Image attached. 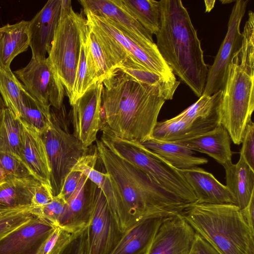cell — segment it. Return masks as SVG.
<instances>
[{"label":"cell","mask_w":254,"mask_h":254,"mask_svg":"<svg viewBox=\"0 0 254 254\" xmlns=\"http://www.w3.org/2000/svg\"><path fill=\"white\" fill-rule=\"evenodd\" d=\"M102 83V123L116 136L139 143L152 138L162 106L179 86L144 83L120 68Z\"/></svg>","instance_id":"1"},{"label":"cell","mask_w":254,"mask_h":254,"mask_svg":"<svg viewBox=\"0 0 254 254\" xmlns=\"http://www.w3.org/2000/svg\"><path fill=\"white\" fill-rule=\"evenodd\" d=\"M95 141L114 194L115 221L122 233L147 219L181 214L190 204L159 186L100 138Z\"/></svg>","instance_id":"2"},{"label":"cell","mask_w":254,"mask_h":254,"mask_svg":"<svg viewBox=\"0 0 254 254\" xmlns=\"http://www.w3.org/2000/svg\"><path fill=\"white\" fill-rule=\"evenodd\" d=\"M160 27L156 46L165 62L198 97L208 71L197 31L181 0H159Z\"/></svg>","instance_id":"3"},{"label":"cell","mask_w":254,"mask_h":254,"mask_svg":"<svg viewBox=\"0 0 254 254\" xmlns=\"http://www.w3.org/2000/svg\"><path fill=\"white\" fill-rule=\"evenodd\" d=\"M239 49L229 65L219 109V124L240 145L254 110V13L250 10Z\"/></svg>","instance_id":"4"},{"label":"cell","mask_w":254,"mask_h":254,"mask_svg":"<svg viewBox=\"0 0 254 254\" xmlns=\"http://www.w3.org/2000/svg\"><path fill=\"white\" fill-rule=\"evenodd\" d=\"M220 254H244L254 234L234 204L190 203L181 213Z\"/></svg>","instance_id":"5"},{"label":"cell","mask_w":254,"mask_h":254,"mask_svg":"<svg viewBox=\"0 0 254 254\" xmlns=\"http://www.w3.org/2000/svg\"><path fill=\"white\" fill-rule=\"evenodd\" d=\"M100 130L102 134L100 138L116 154L187 203L196 202L195 195L183 174L163 158L138 142L116 136L105 124Z\"/></svg>","instance_id":"6"},{"label":"cell","mask_w":254,"mask_h":254,"mask_svg":"<svg viewBox=\"0 0 254 254\" xmlns=\"http://www.w3.org/2000/svg\"><path fill=\"white\" fill-rule=\"evenodd\" d=\"M51 124L40 135L45 144L51 169L50 183L53 196L60 194L64 181L78 160L87 154L85 148L69 129V114L64 105L51 108Z\"/></svg>","instance_id":"7"},{"label":"cell","mask_w":254,"mask_h":254,"mask_svg":"<svg viewBox=\"0 0 254 254\" xmlns=\"http://www.w3.org/2000/svg\"><path fill=\"white\" fill-rule=\"evenodd\" d=\"M85 18L82 13L73 9L61 16L48 58L64 87L70 106L79 61L81 46V28Z\"/></svg>","instance_id":"8"},{"label":"cell","mask_w":254,"mask_h":254,"mask_svg":"<svg viewBox=\"0 0 254 254\" xmlns=\"http://www.w3.org/2000/svg\"><path fill=\"white\" fill-rule=\"evenodd\" d=\"M83 12L86 19L111 37L133 62L166 79L177 80L153 39L131 34L109 19L95 15L88 11Z\"/></svg>","instance_id":"9"},{"label":"cell","mask_w":254,"mask_h":254,"mask_svg":"<svg viewBox=\"0 0 254 254\" xmlns=\"http://www.w3.org/2000/svg\"><path fill=\"white\" fill-rule=\"evenodd\" d=\"M14 74L27 92L43 105L59 110L64 105V87L50 59L31 58Z\"/></svg>","instance_id":"10"},{"label":"cell","mask_w":254,"mask_h":254,"mask_svg":"<svg viewBox=\"0 0 254 254\" xmlns=\"http://www.w3.org/2000/svg\"><path fill=\"white\" fill-rule=\"evenodd\" d=\"M89 190L90 210L86 227L87 254H109L123 233L111 213L102 191L90 180Z\"/></svg>","instance_id":"11"},{"label":"cell","mask_w":254,"mask_h":254,"mask_svg":"<svg viewBox=\"0 0 254 254\" xmlns=\"http://www.w3.org/2000/svg\"><path fill=\"white\" fill-rule=\"evenodd\" d=\"M248 2V0L235 1L229 16L225 37L213 64L208 68L203 95H211L224 88L229 65L242 44L243 35L240 25Z\"/></svg>","instance_id":"12"},{"label":"cell","mask_w":254,"mask_h":254,"mask_svg":"<svg viewBox=\"0 0 254 254\" xmlns=\"http://www.w3.org/2000/svg\"><path fill=\"white\" fill-rule=\"evenodd\" d=\"M103 83L92 85L71 106L68 113L73 135L85 148L97 139L102 124L101 103Z\"/></svg>","instance_id":"13"},{"label":"cell","mask_w":254,"mask_h":254,"mask_svg":"<svg viewBox=\"0 0 254 254\" xmlns=\"http://www.w3.org/2000/svg\"><path fill=\"white\" fill-rule=\"evenodd\" d=\"M195 235L182 214L168 217L144 254H189Z\"/></svg>","instance_id":"14"},{"label":"cell","mask_w":254,"mask_h":254,"mask_svg":"<svg viewBox=\"0 0 254 254\" xmlns=\"http://www.w3.org/2000/svg\"><path fill=\"white\" fill-rule=\"evenodd\" d=\"M56 227L34 216L0 240V254H38Z\"/></svg>","instance_id":"15"},{"label":"cell","mask_w":254,"mask_h":254,"mask_svg":"<svg viewBox=\"0 0 254 254\" xmlns=\"http://www.w3.org/2000/svg\"><path fill=\"white\" fill-rule=\"evenodd\" d=\"M62 0H49L29 21V47L32 58H46L61 16Z\"/></svg>","instance_id":"16"},{"label":"cell","mask_w":254,"mask_h":254,"mask_svg":"<svg viewBox=\"0 0 254 254\" xmlns=\"http://www.w3.org/2000/svg\"><path fill=\"white\" fill-rule=\"evenodd\" d=\"M178 170L192 190L196 202L235 205L234 200L226 186L220 183L212 174L197 166Z\"/></svg>","instance_id":"17"},{"label":"cell","mask_w":254,"mask_h":254,"mask_svg":"<svg viewBox=\"0 0 254 254\" xmlns=\"http://www.w3.org/2000/svg\"><path fill=\"white\" fill-rule=\"evenodd\" d=\"M33 176L15 177L0 185V217L33 208V198L41 183Z\"/></svg>","instance_id":"18"},{"label":"cell","mask_w":254,"mask_h":254,"mask_svg":"<svg viewBox=\"0 0 254 254\" xmlns=\"http://www.w3.org/2000/svg\"><path fill=\"white\" fill-rule=\"evenodd\" d=\"M176 142L193 151L207 154L223 167L232 162L231 138L220 124L204 133Z\"/></svg>","instance_id":"19"},{"label":"cell","mask_w":254,"mask_h":254,"mask_svg":"<svg viewBox=\"0 0 254 254\" xmlns=\"http://www.w3.org/2000/svg\"><path fill=\"white\" fill-rule=\"evenodd\" d=\"M22 124V160L34 178L51 187L50 166L43 140L39 133L23 123Z\"/></svg>","instance_id":"20"},{"label":"cell","mask_w":254,"mask_h":254,"mask_svg":"<svg viewBox=\"0 0 254 254\" xmlns=\"http://www.w3.org/2000/svg\"><path fill=\"white\" fill-rule=\"evenodd\" d=\"M90 210L89 180L84 175L74 192L66 200L59 226L79 232L86 227Z\"/></svg>","instance_id":"21"},{"label":"cell","mask_w":254,"mask_h":254,"mask_svg":"<svg viewBox=\"0 0 254 254\" xmlns=\"http://www.w3.org/2000/svg\"><path fill=\"white\" fill-rule=\"evenodd\" d=\"M167 217L150 218L132 226L123 233L109 254H144Z\"/></svg>","instance_id":"22"},{"label":"cell","mask_w":254,"mask_h":254,"mask_svg":"<svg viewBox=\"0 0 254 254\" xmlns=\"http://www.w3.org/2000/svg\"><path fill=\"white\" fill-rule=\"evenodd\" d=\"M83 11L109 19L131 34L153 39L152 35L115 0H80Z\"/></svg>","instance_id":"23"},{"label":"cell","mask_w":254,"mask_h":254,"mask_svg":"<svg viewBox=\"0 0 254 254\" xmlns=\"http://www.w3.org/2000/svg\"><path fill=\"white\" fill-rule=\"evenodd\" d=\"M226 187L231 194L235 205L240 210L248 204L254 194V170L240 155L238 162L224 166Z\"/></svg>","instance_id":"24"},{"label":"cell","mask_w":254,"mask_h":254,"mask_svg":"<svg viewBox=\"0 0 254 254\" xmlns=\"http://www.w3.org/2000/svg\"><path fill=\"white\" fill-rule=\"evenodd\" d=\"M217 122H194L177 116L164 121L157 122L152 138L164 141H176L190 138L214 128Z\"/></svg>","instance_id":"25"},{"label":"cell","mask_w":254,"mask_h":254,"mask_svg":"<svg viewBox=\"0 0 254 254\" xmlns=\"http://www.w3.org/2000/svg\"><path fill=\"white\" fill-rule=\"evenodd\" d=\"M140 143L177 169H188L208 163L207 159L196 156L195 151L176 141H160L151 138Z\"/></svg>","instance_id":"26"},{"label":"cell","mask_w":254,"mask_h":254,"mask_svg":"<svg viewBox=\"0 0 254 254\" xmlns=\"http://www.w3.org/2000/svg\"><path fill=\"white\" fill-rule=\"evenodd\" d=\"M29 21L21 20L0 27V65L10 68L13 60L29 47Z\"/></svg>","instance_id":"27"},{"label":"cell","mask_w":254,"mask_h":254,"mask_svg":"<svg viewBox=\"0 0 254 254\" xmlns=\"http://www.w3.org/2000/svg\"><path fill=\"white\" fill-rule=\"evenodd\" d=\"M88 28L86 18H85L81 28V46L73 88L72 105L92 85L100 81L99 80L97 69L89 51Z\"/></svg>","instance_id":"28"},{"label":"cell","mask_w":254,"mask_h":254,"mask_svg":"<svg viewBox=\"0 0 254 254\" xmlns=\"http://www.w3.org/2000/svg\"><path fill=\"white\" fill-rule=\"evenodd\" d=\"M152 35L160 29L161 8L159 1L154 0H115Z\"/></svg>","instance_id":"29"},{"label":"cell","mask_w":254,"mask_h":254,"mask_svg":"<svg viewBox=\"0 0 254 254\" xmlns=\"http://www.w3.org/2000/svg\"><path fill=\"white\" fill-rule=\"evenodd\" d=\"M88 152L80 158L71 171L81 173L101 190L107 200L111 213L115 221V202L108 175L106 173L100 172L95 168L99 157L96 146H95V149L92 152Z\"/></svg>","instance_id":"30"},{"label":"cell","mask_w":254,"mask_h":254,"mask_svg":"<svg viewBox=\"0 0 254 254\" xmlns=\"http://www.w3.org/2000/svg\"><path fill=\"white\" fill-rule=\"evenodd\" d=\"M26 90L10 68L0 65V95L5 107L20 118L23 98Z\"/></svg>","instance_id":"31"},{"label":"cell","mask_w":254,"mask_h":254,"mask_svg":"<svg viewBox=\"0 0 254 254\" xmlns=\"http://www.w3.org/2000/svg\"><path fill=\"white\" fill-rule=\"evenodd\" d=\"M222 90L211 95L202 94L198 100L177 116L192 122H217L219 121V109Z\"/></svg>","instance_id":"32"},{"label":"cell","mask_w":254,"mask_h":254,"mask_svg":"<svg viewBox=\"0 0 254 254\" xmlns=\"http://www.w3.org/2000/svg\"><path fill=\"white\" fill-rule=\"evenodd\" d=\"M51 108L40 104L26 90L19 119L40 134L47 129L51 124Z\"/></svg>","instance_id":"33"},{"label":"cell","mask_w":254,"mask_h":254,"mask_svg":"<svg viewBox=\"0 0 254 254\" xmlns=\"http://www.w3.org/2000/svg\"><path fill=\"white\" fill-rule=\"evenodd\" d=\"M23 127L6 107L0 125V150L9 151L21 159Z\"/></svg>","instance_id":"34"},{"label":"cell","mask_w":254,"mask_h":254,"mask_svg":"<svg viewBox=\"0 0 254 254\" xmlns=\"http://www.w3.org/2000/svg\"><path fill=\"white\" fill-rule=\"evenodd\" d=\"M82 231L74 232L57 226L44 242L38 254H61Z\"/></svg>","instance_id":"35"},{"label":"cell","mask_w":254,"mask_h":254,"mask_svg":"<svg viewBox=\"0 0 254 254\" xmlns=\"http://www.w3.org/2000/svg\"><path fill=\"white\" fill-rule=\"evenodd\" d=\"M88 40L90 53L97 69L99 80L102 81L112 72L113 67L89 26Z\"/></svg>","instance_id":"36"},{"label":"cell","mask_w":254,"mask_h":254,"mask_svg":"<svg viewBox=\"0 0 254 254\" xmlns=\"http://www.w3.org/2000/svg\"><path fill=\"white\" fill-rule=\"evenodd\" d=\"M66 200L61 193L54 196L52 200L41 207L33 208L31 213L35 216L42 218L55 226H58L64 213Z\"/></svg>","instance_id":"37"},{"label":"cell","mask_w":254,"mask_h":254,"mask_svg":"<svg viewBox=\"0 0 254 254\" xmlns=\"http://www.w3.org/2000/svg\"><path fill=\"white\" fill-rule=\"evenodd\" d=\"M0 168L17 178L34 177L23 160L9 151L0 150Z\"/></svg>","instance_id":"38"},{"label":"cell","mask_w":254,"mask_h":254,"mask_svg":"<svg viewBox=\"0 0 254 254\" xmlns=\"http://www.w3.org/2000/svg\"><path fill=\"white\" fill-rule=\"evenodd\" d=\"M31 210L14 212L0 217V240L34 217Z\"/></svg>","instance_id":"39"},{"label":"cell","mask_w":254,"mask_h":254,"mask_svg":"<svg viewBox=\"0 0 254 254\" xmlns=\"http://www.w3.org/2000/svg\"><path fill=\"white\" fill-rule=\"evenodd\" d=\"M242 143L240 155L254 170V124L252 121L247 125Z\"/></svg>","instance_id":"40"},{"label":"cell","mask_w":254,"mask_h":254,"mask_svg":"<svg viewBox=\"0 0 254 254\" xmlns=\"http://www.w3.org/2000/svg\"><path fill=\"white\" fill-rule=\"evenodd\" d=\"M86 227L63 250L61 254H87Z\"/></svg>","instance_id":"41"},{"label":"cell","mask_w":254,"mask_h":254,"mask_svg":"<svg viewBox=\"0 0 254 254\" xmlns=\"http://www.w3.org/2000/svg\"><path fill=\"white\" fill-rule=\"evenodd\" d=\"M53 195L51 187L41 183L37 187L33 198V208L41 207L50 202Z\"/></svg>","instance_id":"42"},{"label":"cell","mask_w":254,"mask_h":254,"mask_svg":"<svg viewBox=\"0 0 254 254\" xmlns=\"http://www.w3.org/2000/svg\"><path fill=\"white\" fill-rule=\"evenodd\" d=\"M83 174L78 172L71 171L67 176L62 190V194L67 200L76 190Z\"/></svg>","instance_id":"43"},{"label":"cell","mask_w":254,"mask_h":254,"mask_svg":"<svg viewBox=\"0 0 254 254\" xmlns=\"http://www.w3.org/2000/svg\"><path fill=\"white\" fill-rule=\"evenodd\" d=\"M189 254H220L199 235L196 233Z\"/></svg>","instance_id":"44"},{"label":"cell","mask_w":254,"mask_h":254,"mask_svg":"<svg viewBox=\"0 0 254 254\" xmlns=\"http://www.w3.org/2000/svg\"><path fill=\"white\" fill-rule=\"evenodd\" d=\"M241 211L250 230L254 234V194L252 196L248 204Z\"/></svg>","instance_id":"45"},{"label":"cell","mask_w":254,"mask_h":254,"mask_svg":"<svg viewBox=\"0 0 254 254\" xmlns=\"http://www.w3.org/2000/svg\"><path fill=\"white\" fill-rule=\"evenodd\" d=\"M15 177L8 172L0 168V185Z\"/></svg>","instance_id":"46"},{"label":"cell","mask_w":254,"mask_h":254,"mask_svg":"<svg viewBox=\"0 0 254 254\" xmlns=\"http://www.w3.org/2000/svg\"><path fill=\"white\" fill-rule=\"evenodd\" d=\"M254 238L251 239L244 254H254Z\"/></svg>","instance_id":"47"},{"label":"cell","mask_w":254,"mask_h":254,"mask_svg":"<svg viewBox=\"0 0 254 254\" xmlns=\"http://www.w3.org/2000/svg\"><path fill=\"white\" fill-rule=\"evenodd\" d=\"M215 0H205V12H209L214 7Z\"/></svg>","instance_id":"48"},{"label":"cell","mask_w":254,"mask_h":254,"mask_svg":"<svg viewBox=\"0 0 254 254\" xmlns=\"http://www.w3.org/2000/svg\"><path fill=\"white\" fill-rule=\"evenodd\" d=\"M6 107L3 102V101L0 95V125L1 122V120L2 119L4 111Z\"/></svg>","instance_id":"49"},{"label":"cell","mask_w":254,"mask_h":254,"mask_svg":"<svg viewBox=\"0 0 254 254\" xmlns=\"http://www.w3.org/2000/svg\"><path fill=\"white\" fill-rule=\"evenodd\" d=\"M220 1L223 4H225V3H231V2H232L234 1V0H221Z\"/></svg>","instance_id":"50"}]
</instances>
